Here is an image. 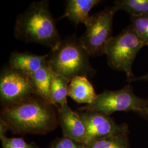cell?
Listing matches in <instances>:
<instances>
[{
  "label": "cell",
  "mask_w": 148,
  "mask_h": 148,
  "mask_svg": "<svg viewBox=\"0 0 148 148\" xmlns=\"http://www.w3.org/2000/svg\"><path fill=\"white\" fill-rule=\"evenodd\" d=\"M0 120L14 134L44 135L58 127V108L35 95L13 106L2 108Z\"/></svg>",
  "instance_id": "cell-1"
},
{
  "label": "cell",
  "mask_w": 148,
  "mask_h": 148,
  "mask_svg": "<svg viewBox=\"0 0 148 148\" xmlns=\"http://www.w3.org/2000/svg\"><path fill=\"white\" fill-rule=\"evenodd\" d=\"M14 35L24 42L36 43L51 49L57 45L61 38L48 1L34 2L18 16Z\"/></svg>",
  "instance_id": "cell-2"
},
{
  "label": "cell",
  "mask_w": 148,
  "mask_h": 148,
  "mask_svg": "<svg viewBox=\"0 0 148 148\" xmlns=\"http://www.w3.org/2000/svg\"><path fill=\"white\" fill-rule=\"evenodd\" d=\"M48 55V64L53 72L70 81L77 76L93 77L96 74L79 38L61 39Z\"/></svg>",
  "instance_id": "cell-3"
},
{
  "label": "cell",
  "mask_w": 148,
  "mask_h": 148,
  "mask_svg": "<svg viewBox=\"0 0 148 148\" xmlns=\"http://www.w3.org/2000/svg\"><path fill=\"white\" fill-rule=\"evenodd\" d=\"M144 45L131 25L123 29L108 42L106 49L108 64L111 69L123 71L127 81L132 82L136 77L133 73L132 65L138 53Z\"/></svg>",
  "instance_id": "cell-4"
},
{
  "label": "cell",
  "mask_w": 148,
  "mask_h": 148,
  "mask_svg": "<svg viewBox=\"0 0 148 148\" xmlns=\"http://www.w3.org/2000/svg\"><path fill=\"white\" fill-rule=\"evenodd\" d=\"M118 11L115 6L106 7L90 16L86 23V31L79 39L90 57L105 54L106 46L112 37L114 16Z\"/></svg>",
  "instance_id": "cell-5"
},
{
  "label": "cell",
  "mask_w": 148,
  "mask_h": 148,
  "mask_svg": "<svg viewBox=\"0 0 148 148\" xmlns=\"http://www.w3.org/2000/svg\"><path fill=\"white\" fill-rule=\"evenodd\" d=\"M148 105V99L136 95L132 87L128 84L119 90H104L92 103L80 107L79 110L97 111L110 116L118 111L136 112Z\"/></svg>",
  "instance_id": "cell-6"
},
{
  "label": "cell",
  "mask_w": 148,
  "mask_h": 148,
  "mask_svg": "<svg viewBox=\"0 0 148 148\" xmlns=\"http://www.w3.org/2000/svg\"><path fill=\"white\" fill-rule=\"evenodd\" d=\"M35 95L30 75L9 66L2 70L0 75V101L2 108L13 106Z\"/></svg>",
  "instance_id": "cell-7"
},
{
  "label": "cell",
  "mask_w": 148,
  "mask_h": 148,
  "mask_svg": "<svg viewBox=\"0 0 148 148\" xmlns=\"http://www.w3.org/2000/svg\"><path fill=\"white\" fill-rule=\"evenodd\" d=\"M78 112L86 129L87 145L110 136L130 133L127 123H117L110 116L94 111Z\"/></svg>",
  "instance_id": "cell-8"
},
{
  "label": "cell",
  "mask_w": 148,
  "mask_h": 148,
  "mask_svg": "<svg viewBox=\"0 0 148 148\" xmlns=\"http://www.w3.org/2000/svg\"><path fill=\"white\" fill-rule=\"evenodd\" d=\"M58 117L63 136L87 143L86 129L78 111L72 110L67 103L58 108Z\"/></svg>",
  "instance_id": "cell-9"
},
{
  "label": "cell",
  "mask_w": 148,
  "mask_h": 148,
  "mask_svg": "<svg viewBox=\"0 0 148 148\" xmlns=\"http://www.w3.org/2000/svg\"><path fill=\"white\" fill-rule=\"evenodd\" d=\"M48 55H38L29 52H14L9 59V66L30 75L47 63Z\"/></svg>",
  "instance_id": "cell-10"
},
{
  "label": "cell",
  "mask_w": 148,
  "mask_h": 148,
  "mask_svg": "<svg viewBox=\"0 0 148 148\" xmlns=\"http://www.w3.org/2000/svg\"><path fill=\"white\" fill-rule=\"evenodd\" d=\"M68 96L79 104L88 105L95 101L98 95L87 77L77 76L69 83Z\"/></svg>",
  "instance_id": "cell-11"
},
{
  "label": "cell",
  "mask_w": 148,
  "mask_h": 148,
  "mask_svg": "<svg viewBox=\"0 0 148 148\" xmlns=\"http://www.w3.org/2000/svg\"><path fill=\"white\" fill-rule=\"evenodd\" d=\"M101 2L99 0L67 1L65 13L59 19L67 18L76 25L80 23L85 24L90 18V11Z\"/></svg>",
  "instance_id": "cell-12"
},
{
  "label": "cell",
  "mask_w": 148,
  "mask_h": 148,
  "mask_svg": "<svg viewBox=\"0 0 148 148\" xmlns=\"http://www.w3.org/2000/svg\"><path fill=\"white\" fill-rule=\"evenodd\" d=\"M51 75L52 70L47 63L35 73L30 75V76L34 86L36 95L52 104L50 95Z\"/></svg>",
  "instance_id": "cell-13"
},
{
  "label": "cell",
  "mask_w": 148,
  "mask_h": 148,
  "mask_svg": "<svg viewBox=\"0 0 148 148\" xmlns=\"http://www.w3.org/2000/svg\"><path fill=\"white\" fill-rule=\"evenodd\" d=\"M70 82V79L54 73L52 70L50 95L52 104L57 108L68 103L67 97Z\"/></svg>",
  "instance_id": "cell-14"
},
{
  "label": "cell",
  "mask_w": 148,
  "mask_h": 148,
  "mask_svg": "<svg viewBox=\"0 0 148 148\" xmlns=\"http://www.w3.org/2000/svg\"><path fill=\"white\" fill-rule=\"evenodd\" d=\"M114 4L118 10H123L130 16H148V0H117Z\"/></svg>",
  "instance_id": "cell-15"
},
{
  "label": "cell",
  "mask_w": 148,
  "mask_h": 148,
  "mask_svg": "<svg viewBox=\"0 0 148 148\" xmlns=\"http://www.w3.org/2000/svg\"><path fill=\"white\" fill-rule=\"evenodd\" d=\"M129 134H122L106 138L87 144L88 148H131Z\"/></svg>",
  "instance_id": "cell-16"
},
{
  "label": "cell",
  "mask_w": 148,
  "mask_h": 148,
  "mask_svg": "<svg viewBox=\"0 0 148 148\" xmlns=\"http://www.w3.org/2000/svg\"><path fill=\"white\" fill-rule=\"evenodd\" d=\"M131 25L144 46H148V16H130Z\"/></svg>",
  "instance_id": "cell-17"
},
{
  "label": "cell",
  "mask_w": 148,
  "mask_h": 148,
  "mask_svg": "<svg viewBox=\"0 0 148 148\" xmlns=\"http://www.w3.org/2000/svg\"><path fill=\"white\" fill-rule=\"evenodd\" d=\"M3 148H42L35 143H27L23 138L5 137L0 138Z\"/></svg>",
  "instance_id": "cell-18"
},
{
  "label": "cell",
  "mask_w": 148,
  "mask_h": 148,
  "mask_svg": "<svg viewBox=\"0 0 148 148\" xmlns=\"http://www.w3.org/2000/svg\"><path fill=\"white\" fill-rule=\"evenodd\" d=\"M48 148H88L87 145L75 140L70 138L63 136L56 138Z\"/></svg>",
  "instance_id": "cell-19"
},
{
  "label": "cell",
  "mask_w": 148,
  "mask_h": 148,
  "mask_svg": "<svg viewBox=\"0 0 148 148\" xmlns=\"http://www.w3.org/2000/svg\"><path fill=\"white\" fill-rule=\"evenodd\" d=\"M8 128L7 125L2 120H0V138L6 137V133Z\"/></svg>",
  "instance_id": "cell-20"
},
{
  "label": "cell",
  "mask_w": 148,
  "mask_h": 148,
  "mask_svg": "<svg viewBox=\"0 0 148 148\" xmlns=\"http://www.w3.org/2000/svg\"><path fill=\"white\" fill-rule=\"evenodd\" d=\"M135 113L137 114L139 116L142 117L143 119L148 121V105L142 110L137 111Z\"/></svg>",
  "instance_id": "cell-21"
},
{
  "label": "cell",
  "mask_w": 148,
  "mask_h": 148,
  "mask_svg": "<svg viewBox=\"0 0 148 148\" xmlns=\"http://www.w3.org/2000/svg\"><path fill=\"white\" fill-rule=\"evenodd\" d=\"M139 81H148V73L140 77H135L132 79V82Z\"/></svg>",
  "instance_id": "cell-22"
}]
</instances>
